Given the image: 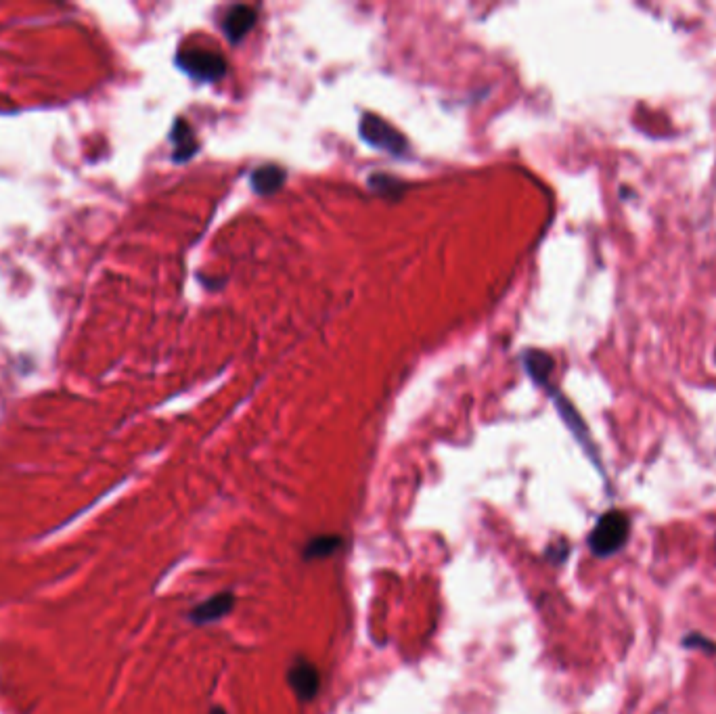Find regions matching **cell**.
Listing matches in <instances>:
<instances>
[{
  "label": "cell",
  "instance_id": "cell-1",
  "mask_svg": "<svg viewBox=\"0 0 716 714\" xmlns=\"http://www.w3.org/2000/svg\"><path fill=\"white\" fill-rule=\"evenodd\" d=\"M631 539V518L620 509H610L608 513L595 522L593 530L589 532V549L599 560H608V557L620 553L624 545Z\"/></svg>",
  "mask_w": 716,
  "mask_h": 714
},
{
  "label": "cell",
  "instance_id": "cell-2",
  "mask_svg": "<svg viewBox=\"0 0 716 714\" xmlns=\"http://www.w3.org/2000/svg\"><path fill=\"white\" fill-rule=\"evenodd\" d=\"M358 132H361V139L373 149L392 155H405L409 149V141L402 137V132L379 116L365 114L361 124H358Z\"/></svg>",
  "mask_w": 716,
  "mask_h": 714
},
{
  "label": "cell",
  "instance_id": "cell-3",
  "mask_svg": "<svg viewBox=\"0 0 716 714\" xmlns=\"http://www.w3.org/2000/svg\"><path fill=\"white\" fill-rule=\"evenodd\" d=\"M178 68L199 82H218L227 74V61L220 53L206 49H189L178 53Z\"/></svg>",
  "mask_w": 716,
  "mask_h": 714
},
{
  "label": "cell",
  "instance_id": "cell-4",
  "mask_svg": "<svg viewBox=\"0 0 716 714\" xmlns=\"http://www.w3.org/2000/svg\"><path fill=\"white\" fill-rule=\"evenodd\" d=\"M287 681H289V687L294 689V694L298 696V700H302V702H308V700H312L319 694L321 675L317 671V666L312 664L310 660L300 658L292 666H289Z\"/></svg>",
  "mask_w": 716,
  "mask_h": 714
},
{
  "label": "cell",
  "instance_id": "cell-5",
  "mask_svg": "<svg viewBox=\"0 0 716 714\" xmlns=\"http://www.w3.org/2000/svg\"><path fill=\"white\" fill-rule=\"evenodd\" d=\"M256 11L248 5H235L227 11L225 21H222V30H225L227 38L231 42H239L245 38L254 26H256Z\"/></svg>",
  "mask_w": 716,
  "mask_h": 714
},
{
  "label": "cell",
  "instance_id": "cell-6",
  "mask_svg": "<svg viewBox=\"0 0 716 714\" xmlns=\"http://www.w3.org/2000/svg\"><path fill=\"white\" fill-rule=\"evenodd\" d=\"M235 606V597L233 593H218L216 597L204 601V604L197 606L191 612V620L195 624H208V622H216L220 618H225Z\"/></svg>",
  "mask_w": 716,
  "mask_h": 714
},
{
  "label": "cell",
  "instance_id": "cell-7",
  "mask_svg": "<svg viewBox=\"0 0 716 714\" xmlns=\"http://www.w3.org/2000/svg\"><path fill=\"white\" fill-rule=\"evenodd\" d=\"M285 178H287V172L281 166L266 164L252 172L250 185L258 195H273L275 191H279L283 187Z\"/></svg>",
  "mask_w": 716,
  "mask_h": 714
},
{
  "label": "cell",
  "instance_id": "cell-8",
  "mask_svg": "<svg viewBox=\"0 0 716 714\" xmlns=\"http://www.w3.org/2000/svg\"><path fill=\"white\" fill-rule=\"evenodd\" d=\"M172 141H174V160L187 162L197 153V141L191 126L185 120H178L172 128Z\"/></svg>",
  "mask_w": 716,
  "mask_h": 714
},
{
  "label": "cell",
  "instance_id": "cell-9",
  "mask_svg": "<svg viewBox=\"0 0 716 714\" xmlns=\"http://www.w3.org/2000/svg\"><path fill=\"white\" fill-rule=\"evenodd\" d=\"M524 365L528 375L534 379L536 384L547 386L549 377L553 373V359L543 350H528L524 354Z\"/></svg>",
  "mask_w": 716,
  "mask_h": 714
},
{
  "label": "cell",
  "instance_id": "cell-10",
  "mask_svg": "<svg viewBox=\"0 0 716 714\" xmlns=\"http://www.w3.org/2000/svg\"><path fill=\"white\" fill-rule=\"evenodd\" d=\"M369 189L375 191L377 195L382 197H400L405 193L407 185L400 181V178L392 176V174H384V172H375L369 176Z\"/></svg>",
  "mask_w": 716,
  "mask_h": 714
},
{
  "label": "cell",
  "instance_id": "cell-11",
  "mask_svg": "<svg viewBox=\"0 0 716 714\" xmlns=\"http://www.w3.org/2000/svg\"><path fill=\"white\" fill-rule=\"evenodd\" d=\"M342 543L344 541L340 537H319L306 545L304 557L306 560H321V557H329L338 551L342 547Z\"/></svg>",
  "mask_w": 716,
  "mask_h": 714
},
{
  "label": "cell",
  "instance_id": "cell-12",
  "mask_svg": "<svg viewBox=\"0 0 716 714\" xmlns=\"http://www.w3.org/2000/svg\"><path fill=\"white\" fill-rule=\"evenodd\" d=\"M685 647L689 650H704V652H716V645L712 641H706L702 635H689L685 641Z\"/></svg>",
  "mask_w": 716,
  "mask_h": 714
},
{
  "label": "cell",
  "instance_id": "cell-13",
  "mask_svg": "<svg viewBox=\"0 0 716 714\" xmlns=\"http://www.w3.org/2000/svg\"><path fill=\"white\" fill-rule=\"evenodd\" d=\"M214 714H222V710H216V712H214Z\"/></svg>",
  "mask_w": 716,
  "mask_h": 714
}]
</instances>
